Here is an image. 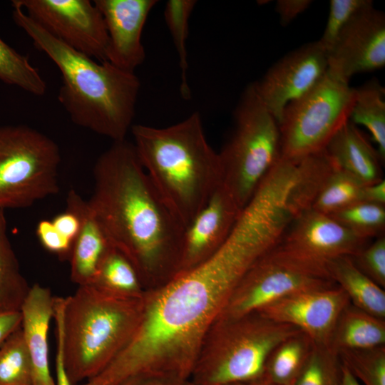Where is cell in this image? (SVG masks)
Here are the masks:
<instances>
[{"instance_id":"cell-8","label":"cell","mask_w":385,"mask_h":385,"mask_svg":"<svg viewBox=\"0 0 385 385\" xmlns=\"http://www.w3.org/2000/svg\"><path fill=\"white\" fill-rule=\"evenodd\" d=\"M61 152L24 125L0 126V209L26 208L59 190Z\"/></svg>"},{"instance_id":"cell-28","label":"cell","mask_w":385,"mask_h":385,"mask_svg":"<svg viewBox=\"0 0 385 385\" xmlns=\"http://www.w3.org/2000/svg\"><path fill=\"white\" fill-rule=\"evenodd\" d=\"M0 81L37 96H43L46 83L29 58L0 37Z\"/></svg>"},{"instance_id":"cell-7","label":"cell","mask_w":385,"mask_h":385,"mask_svg":"<svg viewBox=\"0 0 385 385\" xmlns=\"http://www.w3.org/2000/svg\"><path fill=\"white\" fill-rule=\"evenodd\" d=\"M234 117L233 134L218 154L222 183L243 209L280 158V133L254 83L241 95Z\"/></svg>"},{"instance_id":"cell-26","label":"cell","mask_w":385,"mask_h":385,"mask_svg":"<svg viewBox=\"0 0 385 385\" xmlns=\"http://www.w3.org/2000/svg\"><path fill=\"white\" fill-rule=\"evenodd\" d=\"M90 285L123 297H140L145 292L133 265L113 247L104 256Z\"/></svg>"},{"instance_id":"cell-35","label":"cell","mask_w":385,"mask_h":385,"mask_svg":"<svg viewBox=\"0 0 385 385\" xmlns=\"http://www.w3.org/2000/svg\"><path fill=\"white\" fill-rule=\"evenodd\" d=\"M356 266L376 284L385 287V238L379 236L351 257Z\"/></svg>"},{"instance_id":"cell-27","label":"cell","mask_w":385,"mask_h":385,"mask_svg":"<svg viewBox=\"0 0 385 385\" xmlns=\"http://www.w3.org/2000/svg\"><path fill=\"white\" fill-rule=\"evenodd\" d=\"M363 183L338 166L326 180L312 208L330 215L362 201Z\"/></svg>"},{"instance_id":"cell-10","label":"cell","mask_w":385,"mask_h":385,"mask_svg":"<svg viewBox=\"0 0 385 385\" xmlns=\"http://www.w3.org/2000/svg\"><path fill=\"white\" fill-rule=\"evenodd\" d=\"M334 285L327 265L277 245L247 271L218 317H238L295 292Z\"/></svg>"},{"instance_id":"cell-22","label":"cell","mask_w":385,"mask_h":385,"mask_svg":"<svg viewBox=\"0 0 385 385\" xmlns=\"http://www.w3.org/2000/svg\"><path fill=\"white\" fill-rule=\"evenodd\" d=\"M327 265L332 279L344 291L352 305L385 319L384 289L364 274L351 257L334 259Z\"/></svg>"},{"instance_id":"cell-5","label":"cell","mask_w":385,"mask_h":385,"mask_svg":"<svg viewBox=\"0 0 385 385\" xmlns=\"http://www.w3.org/2000/svg\"><path fill=\"white\" fill-rule=\"evenodd\" d=\"M144 302L145 293L123 297L92 285L78 286L67 297H54L53 318L73 385L99 374L122 351L139 324Z\"/></svg>"},{"instance_id":"cell-19","label":"cell","mask_w":385,"mask_h":385,"mask_svg":"<svg viewBox=\"0 0 385 385\" xmlns=\"http://www.w3.org/2000/svg\"><path fill=\"white\" fill-rule=\"evenodd\" d=\"M66 210L77 215L80 229L70 255L71 279L78 286L93 283L104 256L113 246L91 212L87 200L74 190L66 198Z\"/></svg>"},{"instance_id":"cell-4","label":"cell","mask_w":385,"mask_h":385,"mask_svg":"<svg viewBox=\"0 0 385 385\" xmlns=\"http://www.w3.org/2000/svg\"><path fill=\"white\" fill-rule=\"evenodd\" d=\"M130 130L143 167L185 228L222 183L219 154L207 140L200 113L165 128L138 124Z\"/></svg>"},{"instance_id":"cell-30","label":"cell","mask_w":385,"mask_h":385,"mask_svg":"<svg viewBox=\"0 0 385 385\" xmlns=\"http://www.w3.org/2000/svg\"><path fill=\"white\" fill-rule=\"evenodd\" d=\"M197 1L195 0H170L165 4L164 17L171 34L179 58L181 71L180 93L185 99L190 97L187 80L188 68L186 41L189 19Z\"/></svg>"},{"instance_id":"cell-32","label":"cell","mask_w":385,"mask_h":385,"mask_svg":"<svg viewBox=\"0 0 385 385\" xmlns=\"http://www.w3.org/2000/svg\"><path fill=\"white\" fill-rule=\"evenodd\" d=\"M329 215L367 240L381 236L385 227V207L382 205L360 201Z\"/></svg>"},{"instance_id":"cell-17","label":"cell","mask_w":385,"mask_h":385,"mask_svg":"<svg viewBox=\"0 0 385 385\" xmlns=\"http://www.w3.org/2000/svg\"><path fill=\"white\" fill-rule=\"evenodd\" d=\"M106 26V61L135 73L145 58L141 36L148 16L157 0H94Z\"/></svg>"},{"instance_id":"cell-14","label":"cell","mask_w":385,"mask_h":385,"mask_svg":"<svg viewBox=\"0 0 385 385\" xmlns=\"http://www.w3.org/2000/svg\"><path fill=\"white\" fill-rule=\"evenodd\" d=\"M327 72L349 81L385 66V15L374 6L356 16L327 53Z\"/></svg>"},{"instance_id":"cell-43","label":"cell","mask_w":385,"mask_h":385,"mask_svg":"<svg viewBox=\"0 0 385 385\" xmlns=\"http://www.w3.org/2000/svg\"><path fill=\"white\" fill-rule=\"evenodd\" d=\"M340 385H361L359 381L342 364V379Z\"/></svg>"},{"instance_id":"cell-3","label":"cell","mask_w":385,"mask_h":385,"mask_svg":"<svg viewBox=\"0 0 385 385\" xmlns=\"http://www.w3.org/2000/svg\"><path fill=\"white\" fill-rule=\"evenodd\" d=\"M12 8L14 23L59 69L62 84L58 100L73 123L113 142L125 140L133 125L140 88L135 73L107 61L98 62L71 48L21 9Z\"/></svg>"},{"instance_id":"cell-21","label":"cell","mask_w":385,"mask_h":385,"mask_svg":"<svg viewBox=\"0 0 385 385\" xmlns=\"http://www.w3.org/2000/svg\"><path fill=\"white\" fill-rule=\"evenodd\" d=\"M385 345V319L371 314L349 303L337 322L329 349H359Z\"/></svg>"},{"instance_id":"cell-25","label":"cell","mask_w":385,"mask_h":385,"mask_svg":"<svg viewBox=\"0 0 385 385\" xmlns=\"http://www.w3.org/2000/svg\"><path fill=\"white\" fill-rule=\"evenodd\" d=\"M30 287L8 235L5 210L0 209V312L20 311Z\"/></svg>"},{"instance_id":"cell-18","label":"cell","mask_w":385,"mask_h":385,"mask_svg":"<svg viewBox=\"0 0 385 385\" xmlns=\"http://www.w3.org/2000/svg\"><path fill=\"white\" fill-rule=\"evenodd\" d=\"M53 306L50 289L36 283L20 309L21 327L33 366V385H56L49 368L48 340Z\"/></svg>"},{"instance_id":"cell-31","label":"cell","mask_w":385,"mask_h":385,"mask_svg":"<svg viewBox=\"0 0 385 385\" xmlns=\"http://www.w3.org/2000/svg\"><path fill=\"white\" fill-rule=\"evenodd\" d=\"M341 363L364 385H385V345L337 353Z\"/></svg>"},{"instance_id":"cell-37","label":"cell","mask_w":385,"mask_h":385,"mask_svg":"<svg viewBox=\"0 0 385 385\" xmlns=\"http://www.w3.org/2000/svg\"><path fill=\"white\" fill-rule=\"evenodd\" d=\"M311 0H278L275 11L283 26L290 24L299 14L305 11L311 5Z\"/></svg>"},{"instance_id":"cell-20","label":"cell","mask_w":385,"mask_h":385,"mask_svg":"<svg viewBox=\"0 0 385 385\" xmlns=\"http://www.w3.org/2000/svg\"><path fill=\"white\" fill-rule=\"evenodd\" d=\"M325 151L342 170L364 185L382 179L383 162L376 150L357 125L348 121L331 139Z\"/></svg>"},{"instance_id":"cell-44","label":"cell","mask_w":385,"mask_h":385,"mask_svg":"<svg viewBox=\"0 0 385 385\" xmlns=\"http://www.w3.org/2000/svg\"><path fill=\"white\" fill-rule=\"evenodd\" d=\"M254 385H273L272 384H270L262 379H259L256 381L252 382Z\"/></svg>"},{"instance_id":"cell-34","label":"cell","mask_w":385,"mask_h":385,"mask_svg":"<svg viewBox=\"0 0 385 385\" xmlns=\"http://www.w3.org/2000/svg\"><path fill=\"white\" fill-rule=\"evenodd\" d=\"M374 6L371 0H331L327 21L318 41L328 53L341 33L359 14Z\"/></svg>"},{"instance_id":"cell-15","label":"cell","mask_w":385,"mask_h":385,"mask_svg":"<svg viewBox=\"0 0 385 385\" xmlns=\"http://www.w3.org/2000/svg\"><path fill=\"white\" fill-rule=\"evenodd\" d=\"M367 241L331 215L310 207L294 218L278 245L299 256L327 265L338 257H353Z\"/></svg>"},{"instance_id":"cell-42","label":"cell","mask_w":385,"mask_h":385,"mask_svg":"<svg viewBox=\"0 0 385 385\" xmlns=\"http://www.w3.org/2000/svg\"><path fill=\"white\" fill-rule=\"evenodd\" d=\"M56 385H73L65 369L63 349L57 347L56 356Z\"/></svg>"},{"instance_id":"cell-16","label":"cell","mask_w":385,"mask_h":385,"mask_svg":"<svg viewBox=\"0 0 385 385\" xmlns=\"http://www.w3.org/2000/svg\"><path fill=\"white\" fill-rule=\"evenodd\" d=\"M242 210L222 183L185 228L178 275L198 266L218 250Z\"/></svg>"},{"instance_id":"cell-2","label":"cell","mask_w":385,"mask_h":385,"mask_svg":"<svg viewBox=\"0 0 385 385\" xmlns=\"http://www.w3.org/2000/svg\"><path fill=\"white\" fill-rule=\"evenodd\" d=\"M88 205L111 245L136 269L145 291L179 271L185 227L155 189L134 145L113 142L97 159Z\"/></svg>"},{"instance_id":"cell-36","label":"cell","mask_w":385,"mask_h":385,"mask_svg":"<svg viewBox=\"0 0 385 385\" xmlns=\"http://www.w3.org/2000/svg\"><path fill=\"white\" fill-rule=\"evenodd\" d=\"M36 235L45 249L61 257H70L73 243L56 229L51 220H41L36 227Z\"/></svg>"},{"instance_id":"cell-38","label":"cell","mask_w":385,"mask_h":385,"mask_svg":"<svg viewBox=\"0 0 385 385\" xmlns=\"http://www.w3.org/2000/svg\"><path fill=\"white\" fill-rule=\"evenodd\" d=\"M51 222L56 229L73 244L80 229V221L77 215L66 210L57 215Z\"/></svg>"},{"instance_id":"cell-40","label":"cell","mask_w":385,"mask_h":385,"mask_svg":"<svg viewBox=\"0 0 385 385\" xmlns=\"http://www.w3.org/2000/svg\"><path fill=\"white\" fill-rule=\"evenodd\" d=\"M21 323L20 311L0 312V346Z\"/></svg>"},{"instance_id":"cell-23","label":"cell","mask_w":385,"mask_h":385,"mask_svg":"<svg viewBox=\"0 0 385 385\" xmlns=\"http://www.w3.org/2000/svg\"><path fill=\"white\" fill-rule=\"evenodd\" d=\"M314 344L302 332L286 338L269 354L260 379L273 385H293Z\"/></svg>"},{"instance_id":"cell-1","label":"cell","mask_w":385,"mask_h":385,"mask_svg":"<svg viewBox=\"0 0 385 385\" xmlns=\"http://www.w3.org/2000/svg\"><path fill=\"white\" fill-rule=\"evenodd\" d=\"M243 275L218 250L195 268L146 290L140 320L127 344L82 385H118L139 375L190 379L206 334Z\"/></svg>"},{"instance_id":"cell-45","label":"cell","mask_w":385,"mask_h":385,"mask_svg":"<svg viewBox=\"0 0 385 385\" xmlns=\"http://www.w3.org/2000/svg\"><path fill=\"white\" fill-rule=\"evenodd\" d=\"M225 385H254L252 382H233Z\"/></svg>"},{"instance_id":"cell-9","label":"cell","mask_w":385,"mask_h":385,"mask_svg":"<svg viewBox=\"0 0 385 385\" xmlns=\"http://www.w3.org/2000/svg\"><path fill=\"white\" fill-rule=\"evenodd\" d=\"M356 90L328 72L307 94L291 103L279 123L280 158L299 162L325 150L349 120Z\"/></svg>"},{"instance_id":"cell-33","label":"cell","mask_w":385,"mask_h":385,"mask_svg":"<svg viewBox=\"0 0 385 385\" xmlns=\"http://www.w3.org/2000/svg\"><path fill=\"white\" fill-rule=\"evenodd\" d=\"M342 363L329 349L314 344L293 385H340Z\"/></svg>"},{"instance_id":"cell-41","label":"cell","mask_w":385,"mask_h":385,"mask_svg":"<svg viewBox=\"0 0 385 385\" xmlns=\"http://www.w3.org/2000/svg\"><path fill=\"white\" fill-rule=\"evenodd\" d=\"M362 201L385 205V181L366 185L363 189Z\"/></svg>"},{"instance_id":"cell-6","label":"cell","mask_w":385,"mask_h":385,"mask_svg":"<svg viewBox=\"0 0 385 385\" xmlns=\"http://www.w3.org/2000/svg\"><path fill=\"white\" fill-rule=\"evenodd\" d=\"M299 332L258 311L218 317L206 334L190 379L194 385L256 381L272 350Z\"/></svg>"},{"instance_id":"cell-29","label":"cell","mask_w":385,"mask_h":385,"mask_svg":"<svg viewBox=\"0 0 385 385\" xmlns=\"http://www.w3.org/2000/svg\"><path fill=\"white\" fill-rule=\"evenodd\" d=\"M0 385H33V366L21 326L0 346Z\"/></svg>"},{"instance_id":"cell-13","label":"cell","mask_w":385,"mask_h":385,"mask_svg":"<svg viewBox=\"0 0 385 385\" xmlns=\"http://www.w3.org/2000/svg\"><path fill=\"white\" fill-rule=\"evenodd\" d=\"M349 303L344 291L334 285L295 292L257 311L297 327L316 345L329 349L338 318Z\"/></svg>"},{"instance_id":"cell-24","label":"cell","mask_w":385,"mask_h":385,"mask_svg":"<svg viewBox=\"0 0 385 385\" xmlns=\"http://www.w3.org/2000/svg\"><path fill=\"white\" fill-rule=\"evenodd\" d=\"M355 90L349 121L369 130L381 159L384 162L385 89L376 80H371Z\"/></svg>"},{"instance_id":"cell-12","label":"cell","mask_w":385,"mask_h":385,"mask_svg":"<svg viewBox=\"0 0 385 385\" xmlns=\"http://www.w3.org/2000/svg\"><path fill=\"white\" fill-rule=\"evenodd\" d=\"M327 71V53L317 41L284 55L254 85L260 98L279 123L288 105L310 91Z\"/></svg>"},{"instance_id":"cell-39","label":"cell","mask_w":385,"mask_h":385,"mask_svg":"<svg viewBox=\"0 0 385 385\" xmlns=\"http://www.w3.org/2000/svg\"><path fill=\"white\" fill-rule=\"evenodd\" d=\"M118 385H194L190 379L167 376L139 375L132 376Z\"/></svg>"},{"instance_id":"cell-11","label":"cell","mask_w":385,"mask_h":385,"mask_svg":"<svg viewBox=\"0 0 385 385\" xmlns=\"http://www.w3.org/2000/svg\"><path fill=\"white\" fill-rule=\"evenodd\" d=\"M48 34L71 48L106 61L108 36L103 17L89 0H13Z\"/></svg>"}]
</instances>
